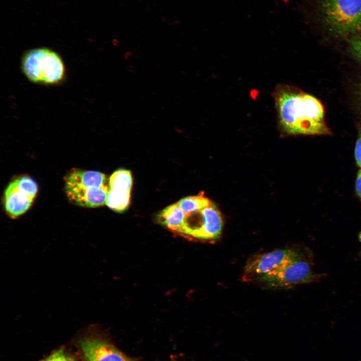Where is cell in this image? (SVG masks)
I'll return each mask as SVG.
<instances>
[{
	"mask_svg": "<svg viewBox=\"0 0 361 361\" xmlns=\"http://www.w3.org/2000/svg\"><path fill=\"white\" fill-rule=\"evenodd\" d=\"M278 124L292 135H328L324 109L316 97L292 86L278 84L273 92Z\"/></svg>",
	"mask_w": 361,
	"mask_h": 361,
	"instance_id": "obj_1",
	"label": "cell"
},
{
	"mask_svg": "<svg viewBox=\"0 0 361 361\" xmlns=\"http://www.w3.org/2000/svg\"><path fill=\"white\" fill-rule=\"evenodd\" d=\"M65 188L73 203L86 208L98 207L105 204L109 179L99 171L73 169L65 177Z\"/></svg>",
	"mask_w": 361,
	"mask_h": 361,
	"instance_id": "obj_2",
	"label": "cell"
},
{
	"mask_svg": "<svg viewBox=\"0 0 361 361\" xmlns=\"http://www.w3.org/2000/svg\"><path fill=\"white\" fill-rule=\"evenodd\" d=\"M21 68L31 82L44 85L62 83L66 76V67L61 56L48 48L29 50L23 54Z\"/></svg>",
	"mask_w": 361,
	"mask_h": 361,
	"instance_id": "obj_3",
	"label": "cell"
},
{
	"mask_svg": "<svg viewBox=\"0 0 361 361\" xmlns=\"http://www.w3.org/2000/svg\"><path fill=\"white\" fill-rule=\"evenodd\" d=\"M322 23L337 37L347 38L361 32V0H320Z\"/></svg>",
	"mask_w": 361,
	"mask_h": 361,
	"instance_id": "obj_4",
	"label": "cell"
},
{
	"mask_svg": "<svg viewBox=\"0 0 361 361\" xmlns=\"http://www.w3.org/2000/svg\"><path fill=\"white\" fill-rule=\"evenodd\" d=\"M184 213L183 221L177 235L189 240L201 241H213L220 238L223 219L213 202L195 211Z\"/></svg>",
	"mask_w": 361,
	"mask_h": 361,
	"instance_id": "obj_5",
	"label": "cell"
},
{
	"mask_svg": "<svg viewBox=\"0 0 361 361\" xmlns=\"http://www.w3.org/2000/svg\"><path fill=\"white\" fill-rule=\"evenodd\" d=\"M317 278L308 262L301 256L255 280L267 287L283 289L308 283Z\"/></svg>",
	"mask_w": 361,
	"mask_h": 361,
	"instance_id": "obj_6",
	"label": "cell"
},
{
	"mask_svg": "<svg viewBox=\"0 0 361 361\" xmlns=\"http://www.w3.org/2000/svg\"><path fill=\"white\" fill-rule=\"evenodd\" d=\"M38 192V186L31 177L22 176L12 181L4 192V205L8 215L16 219L32 205Z\"/></svg>",
	"mask_w": 361,
	"mask_h": 361,
	"instance_id": "obj_7",
	"label": "cell"
},
{
	"mask_svg": "<svg viewBox=\"0 0 361 361\" xmlns=\"http://www.w3.org/2000/svg\"><path fill=\"white\" fill-rule=\"evenodd\" d=\"M302 255L293 249H281L256 255L248 261L245 267L243 279L253 281L273 271Z\"/></svg>",
	"mask_w": 361,
	"mask_h": 361,
	"instance_id": "obj_8",
	"label": "cell"
},
{
	"mask_svg": "<svg viewBox=\"0 0 361 361\" xmlns=\"http://www.w3.org/2000/svg\"><path fill=\"white\" fill-rule=\"evenodd\" d=\"M86 361H134L104 338L87 336L78 342Z\"/></svg>",
	"mask_w": 361,
	"mask_h": 361,
	"instance_id": "obj_9",
	"label": "cell"
},
{
	"mask_svg": "<svg viewBox=\"0 0 361 361\" xmlns=\"http://www.w3.org/2000/svg\"><path fill=\"white\" fill-rule=\"evenodd\" d=\"M132 186L131 172L125 169L115 171L109 178L105 204L112 210L122 212L128 207Z\"/></svg>",
	"mask_w": 361,
	"mask_h": 361,
	"instance_id": "obj_10",
	"label": "cell"
},
{
	"mask_svg": "<svg viewBox=\"0 0 361 361\" xmlns=\"http://www.w3.org/2000/svg\"><path fill=\"white\" fill-rule=\"evenodd\" d=\"M184 213L176 203L170 205L157 215V220L162 225L176 234L182 225Z\"/></svg>",
	"mask_w": 361,
	"mask_h": 361,
	"instance_id": "obj_11",
	"label": "cell"
},
{
	"mask_svg": "<svg viewBox=\"0 0 361 361\" xmlns=\"http://www.w3.org/2000/svg\"><path fill=\"white\" fill-rule=\"evenodd\" d=\"M211 201L205 197L203 193L198 195L184 198L176 204L184 213H190L201 209L211 203Z\"/></svg>",
	"mask_w": 361,
	"mask_h": 361,
	"instance_id": "obj_12",
	"label": "cell"
},
{
	"mask_svg": "<svg viewBox=\"0 0 361 361\" xmlns=\"http://www.w3.org/2000/svg\"><path fill=\"white\" fill-rule=\"evenodd\" d=\"M346 40L349 53L361 63V32L350 36Z\"/></svg>",
	"mask_w": 361,
	"mask_h": 361,
	"instance_id": "obj_13",
	"label": "cell"
},
{
	"mask_svg": "<svg viewBox=\"0 0 361 361\" xmlns=\"http://www.w3.org/2000/svg\"><path fill=\"white\" fill-rule=\"evenodd\" d=\"M44 361H77V360L64 349H59L49 355Z\"/></svg>",
	"mask_w": 361,
	"mask_h": 361,
	"instance_id": "obj_14",
	"label": "cell"
},
{
	"mask_svg": "<svg viewBox=\"0 0 361 361\" xmlns=\"http://www.w3.org/2000/svg\"><path fill=\"white\" fill-rule=\"evenodd\" d=\"M354 157L357 166L361 168V128L358 130L355 145Z\"/></svg>",
	"mask_w": 361,
	"mask_h": 361,
	"instance_id": "obj_15",
	"label": "cell"
},
{
	"mask_svg": "<svg viewBox=\"0 0 361 361\" xmlns=\"http://www.w3.org/2000/svg\"><path fill=\"white\" fill-rule=\"evenodd\" d=\"M355 190L358 197L361 200V168L358 170L357 173L355 181Z\"/></svg>",
	"mask_w": 361,
	"mask_h": 361,
	"instance_id": "obj_16",
	"label": "cell"
},
{
	"mask_svg": "<svg viewBox=\"0 0 361 361\" xmlns=\"http://www.w3.org/2000/svg\"><path fill=\"white\" fill-rule=\"evenodd\" d=\"M359 238H360V240L361 241V234H360V235L359 236Z\"/></svg>",
	"mask_w": 361,
	"mask_h": 361,
	"instance_id": "obj_17",
	"label": "cell"
},
{
	"mask_svg": "<svg viewBox=\"0 0 361 361\" xmlns=\"http://www.w3.org/2000/svg\"><path fill=\"white\" fill-rule=\"evenodd\" d=\"M360 98H361V93H360Z\"/></svg>",
	"mask_w": 361,
	"mask_h": 361,
	"instance_id": "obj_18",
	"label": "cell"
}]
</instances>
